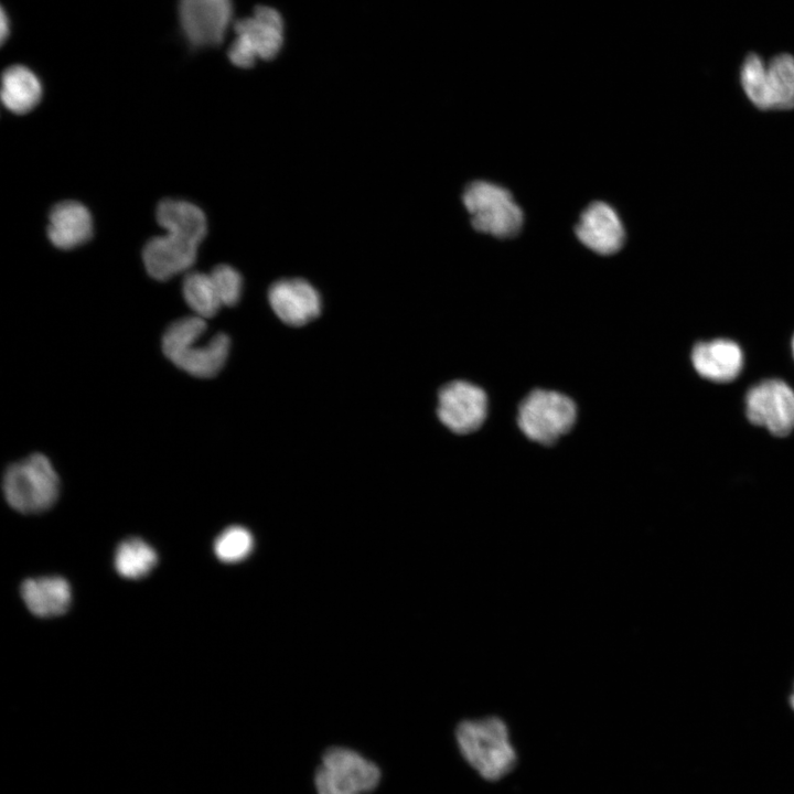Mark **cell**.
Wrapping results in <instances>:
<instances>
[{
	"label": "cell",
	"instance_id": "3",
	"mask_svg": "<svg viewBox=\"0 0 794 794\" xmlns=\"http://www.w3.org/2000/svg\"><path fill=\"white\" fill-rule=\"evenodd\" d=\"M2 489L11 507L24 514H35L55 503L60 480L50 460L34 453L6 470Z\"/></svg>",
	"mask_w": 794,
	"mask_h": 794
},
{
	"label": "cell",
	"instance_id": "15",
	"mask_svg": "<svg viewBox=\"0 0 794 794\" xmlns=\"http://www.w3.org/2000/svg\"><path fill=\"white\" fill-rule=\"evenodd\" d=\"M47 236L60 249H72L87 242L93 233V218L88 208L76 201L56 204L49 218Z\"/></svg>",
	"mask_w": 794,
	"mask_h": 794
},
{
	"label": "cell",
	"instance_id": "19",
	"mask_svg": "<svg viewBox=\"0 0 794 794\" xmlns=\"http://www.w3.org/2000/svg\"><path fill=\"white\" fill-rule=\"evenodd\" d=\"M771 109L794 108V56L781 53L766 62Z\"/></svg>",
	"mask_w": 794,
	"mask_h": 794
},
{
	"label": "cell",
	"instance_id": "12",
	"mask_svg": "<svg viewBox=\"0 0 794 794\" xmlns=\"http://www.w3.org/2000/svg\"><path fill=\"white\" fill-rule=\"evenodd\" d=\"M268 300L272 311L286 324L302 326L321 311V298L315 288L299 278L281 279L271 285Z\"/></svg>",
	"mask_w": 794,
	"mask_h": 794
},
{
	"label": "cell",
	"instance_id": "10",
	"mask_svg": "<svg viewBox=\"0 0 794 794\" xmlns=\"http://www.w3.org/2000/svg\"><path fill=\"white\" fill-rule=\"evenodd\" d=\"M233 15L232 0H180L179 20L187 42L195 47L219 44Z\"/></svg>",
	"mask_w": 794,
	"mask_h": 794
},
{
	"label": "cell",
	"instance_id": "4",
	"mask_svg": "<svg viewBox=\"0 0 794 794\" xmlns=\"http://www.w3.org/2000/svg\"><path fill=\"white\" fill-rule=\"evenodd\" d=\"M379 766L347 747H331L321 755L313 775L316 794H369L380 783Z\"/></svg>",
	"mask_w": 794,
	"mask_h": 794
},
{
	"label": "cell",
	"instance_id": "13",
	"mask_svg": "<svg viewBox=\"0 0 794 794\" xmlns=\"http://www.w3.org/2000/svg\"><path fill=\"white\" fill-rule=\"evenodd\" d=\"M197 246L168 233L151 238L142 251L147 272L157 280H168L187 271L196 259Z\"/></svg>",
	"mask_w": 794,
	"mask_h": 794
},
{
	"label": "cell",
	"instance_id": "26",
	"mask_svg": "<svg viewBox=\"0 0 794 794\" xmlns=\"http://www.w3.org/2000/svg\"><path fill=\"white\" fill-rule=\"evenodd\" d=\"M791 706H792L793 709H794V694L791 696Z\"/></svg>",
	"mask_w": 794,
	"mask_h": 794
},
{
	"label": "cell",
	"instance_id": "11",
	"mask_svg": "<svg viewBox=\"0 0 794 794\" xmlns=\"http://www.w3.org/2000/svg\"><path fill=\"white\" fill-rule=\"evenodd\" d=\"M575 233L582 245L602 256L616 254L625 243V229L616 211L600 201L583 210Z\"/></svg>",
	"mask_w": 794,
	"mask_h": 794
},
{
	"label": "cell",
	"instance_id": "18",
	"mask_svg": "<svg viewBox=\"0 0 794 794\" xmlns=\"http://www.w3.org/2000/svg\"><path fill=\"white\" fill-rule=\"evenodd\" d=\"M42 97V85L36 75L23 65H12L2 74L1 99L7 109L25 114Z\"/></svg>",
	"mask_w": 794,
	"mask_h": 794
},
{
	"label": "cell",
	"instance_id": "22",
	"mask_svg": "<svg viewBox=\"0 0 794 794\" xmlns=\"http://www.w3.org/2000/svg\"><path fill=\"white\" fill-rule=\"evenodd\" d=\"M740 83L749 100L760 109H771L770 95L766 82V62L750 53L743 60L740 69Z\"/></svg>",
	"mask_w": 794,
	"mask_h": 794
},
{
	"label": "cell",
	"instance_id": "8",
	"mask_svg": "<svg viewBox=\"0 0 794 794\" xmlns=\"http://www.w3.org/2000/svg\"><path fill=\"white\" fill-rule=\"evenodd\" d=\"M745 415L750 422L773 436L790 434L794 430L793 388L776 378L758 383L745 395Z\"/></svg>",
	"mask_w": 794,
	"mask_h": 794
},
{
	"label": "cell",
	"instance_id": "21",
	"mask_svg": "<svg viewBox=\"0 0 794 794\" xmlns=\"http://www.w3.org/2000/svg\"><path fill=\"white\" fill-rule=\"evenodd\" d=\"M182 292L189 307L203 319L214 316L223 305L210 273L193 271L185 275Z\"/></svg>",
	"mask_w": 794,
	"mask_h": 794
},
{
	"label": "cell",
	"instance_id": "24",
	"mask_svg": "<svg viewBox=\"0 0 794 794\" xmlns=\"http://www.w3.org/2000/svg\"><path fill=\"white\" fill-rule=\"evenodd\" d=\"M223 305H234L240 299L243 278L229 265H218L210 273Z\"/></svg>",
	"mask_w": 794,
	"mask_h": 794
},
{
	"label": "cell",
	"instance_id": "5",
	"mask_svg": "<svg viewBox=\"0 0 794 794\" xmlns=\"http://www.w3.org/2000/svg\"><path fill=\"white\" fill-rule=\"evenodd\" d=\"M462 202L471 216V225L480 233L496 238L516 236L523 225V212L505 187L478 180L469 183Z\"/></svg>",
	"mask_w": 794,
	"mask_h": 794
},
{
	"label": "cell",
	"instance_id": "16",
	"mask_svg": "<svg viewBox=\"0 0 794 794\" xmlns=\"http://www.w3.org/2000/svg\"><path fill=\"white\" fill-rule=\"evenodd\" d=\"M21 596L28 609L40 618L65 613L72 599L71 587L61 577L28 579L21 586Z\"/></svg>",
	"mask_w": 794,
	"mask_h": 794
},
{
	"label": "cell",
	"instance_id": "7",
	"mask_svg": "<svg viewBox=\"0 0 794 794\" xmlns=\"http://www.w3.org/2000/svg\"><path fill=\"white\" fill-rule=\"evenodd\" d=\"M235 40L229 50L230 62L243 68L251 67L257 60H271L280 51L283 24L272 8L258 7L250 17L234 25Z\"/></svg>",
	"mask_w": 794,
	"mask_h": 794
},
{
	"label": "cell",
	"instance_id": "1",
	"mask_svg": "<svg viewBox=\"0 0 794 794\" xmlns=\"http://www.w3.org/2000/svg\"><path fill=\"white\" fill-rule=\"evenodd\" d=\"M454 736L463 759L485 780H500L516 764L508 727L500 717L465 719L458 723Z\"/></svg>",
	"mask_w": 794,
	"mask_h": 794
},
{
	"label": "cell",
	"instance_id": "20",
	"mask_svg": "<svg viewBox=\"0 0 794 794\" xmlns=\"http://www.w3.org/2000/svg\"><path fill=\"white\" fill-rule=\"evenodd\" d=\"M158 562L154 549L139 538L124 540L115 555L117 572L127 579L147 576Z\"/></svg>",
	"mask_w": 794,
	"mask_h": 794
},
{
	"label": "cell",
	"instance_id": "17",
	"mask_svg": "<svg viewBox=\"0 0 794 794\" xmlns=\"http://www.w3.org/2000/svg\"><path fill=\"white\" fill-rule=\"evenodd\" d=\"M157 221L165 233L198 245L205 237L207 223L204 212L193 203L165 198L157 207Z\"/></svg>",
	"mask_w": 794,
	"mask_h": 794
},
{
	"label": "cell",
	"instance_id": "25",
	"mask_svg": "<svg viewBox=\"0 0 794 794\" xmlns=\"http://www.w3.org/2000/svg\"><path fill=\"white\" fill-rule=\"evenodd\" d=\"M10 33V22L9 19L3 10H1V18H0V36L1 41L3 42L7 36Z\"/></svg>",
	"mask_w": 794,
	"mask_h": 794
},
{
	"label": "cell",
	"instance_id": "6",
	"mask_svg": "<svg viewBox=\"0 0 794 794\" xmlns=\"http://www.w3.org/2000/svg\"><path fill=\"white\" fill-rule=\"evenodd\" d=\"M576 417V405L568 396L535 389L522 400L517 423L528 439L550 444L571 429Z\"/></svg>",
	"mask_w": 794,
	"mask_h": 794
},
{
	"label": "cell",
	"instance_id": "27",
	"mask_svg": "<svg viewBox=\"0 0 794 794\" xmlns=\"http://www.w3.org/2000/svg\"><path fill=\"white\" fill-rule=\"evenodd\" d=\"M792 353H793V357H794V335H793V339H792Z\"/></svg>",
	"mask_w": 794,
	"mask_h": 794
},
{
	"label": "cell",
	"instance_id": "14",
	"mask_svg": "<svg viewBox=\"0 0 794 794\" xmlns=\"http://www.w3.org/2000/svg\"><path fill=\"white\" fill-rule=\"evenodd\" d=\"M691 364L701 377L715 383H729L742 371L743 353L730 340L699 342L693 347Z\"/></svg>",
	"mask_w": 794,
	"mask_h": 794
},
{
	"label": "cell",
	"instance_id": "23",
	"mask_svg": "<svg viewBox=\"0 0 794 794\" xmlns=\"http://www.w3.org/2000/svg\"><path fill=\"white\" fill-rule=\"evenodd\" d=\"M254 548L251 533L242 526L226 528L216 538L214 551L216 557L226 564H235L245 559Z\"/></svg>",
	"mask_w": 794,
	"mask_h": 794
},
{
	"label": "cell",
	"instance_id": "9",
	"mask_svg": "<svg viewBox=\"0 0 794 794\" xmlns=\"http://www.w3.org/2000/svg\"><path fill=\"white\" fill-rule=\"evenodd\" d=\"M487 397L485 391L464 380L443 386L438 397L437 414L452 432L465 434L478 430L485 420Z\"/></svg>",
	"mask_w": 794,
	"mask_h": 794
},
{
	"label": "cell",
	"instance_id": "2",
	"mask_svg": "<svg viewBox=\"0 0 794 794\" xmlns=\"http://www.w3.org/2000/svg\"><path fill=\"white\" fill-rule=\"evenodd\" d=\"M206 328L205 319L186 316L170 324L162 337L164 355L179 368L201 378L219 373L230 347V340L225 333H217L205 344H200Z\"/></svg>",
	"mask_w": 794,
	"mask_h": 794
}]
</instances>
